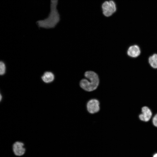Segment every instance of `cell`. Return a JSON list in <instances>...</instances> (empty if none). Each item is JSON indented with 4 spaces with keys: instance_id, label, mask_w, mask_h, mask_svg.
I'll list each match as a JSON object with an SVG mask.
<instances>
[{
    "instance_id": "cell-2",
    "label": "cell",
    "mask_w": 157,
    "mask_h": 157,
    "mask_svg": "<svg viewBox=\"0 0 157 157\" xmlns=\"http://www.w3.org/2000/svg\"><path fill=\"white\" fill-rule=\"evenodd\" d=\"M101 8L103 14L106 17L112 15L117 9L116 3L113 0L106 1L103 2Z\"/></svg>"
},
{
    "instance_id": "cell-10",
    "label": "cell",
    "mask_w": 157,
    "mask_h": 157,
    "mask_svg": "<svg viewBox=\"0 0 157 157\" xmlns=\"http://www.w3.org/2000/svg\"><path fill=\"white\" fill-rule=\"evenodd\" d=\"M151 121L153 125L157 128V113L153 115Z\"/></svg>"
},
{
    "instance_id": "cell-11",
    "label": "cell",
    "mask_w": 157,
    "mask_h": 157,
    "mask_svg": "<svg viewBox=\"0 0 157 157\" xmlns=\"http://www.w3.org/2000/svg\"><path fill=\"white\" fill-rule=\"evenodd\" d=\"M153 157H157V153L154 154Z\"/></svg>"
},
{
    "instance_id": "cell-6",
    "label": "cell",
    "mask_w": 157,
    "mask_h": 157,
    "mask_svg": "<svg viewBox=\"0 0 157 157\" xmlns=\"http://www.w3.org/2000/svg\"><path fill=\"white\" fill-rule=\"evenodd\" d=\"M141 52L139 47L137 45H132L128 48L127 55L132 58H136L139 56Z\"/></svg>"
},
{
    "instance_id": "cell-9",
    "label": "cell",
    "mask_w": 157,
    "mask_h": 157,
    "mask_svg": "<svg viewBox=\"0 0 157 157\" xmlns=\"http://www.w3.org/2000/svg\"><path fill=\"white\" fill-rule=\"evenodd\" d=\"M6 67L3 61L0 63V74L1 75H3L5 73Z\"/></svg>"
},
{
    "instance_id": "cell-12",
    "label": "cell",
    "mask_w": 157,
    "mask_h": 157,
    "mask_svg": "<svg viewBox=\"0 0 157 157\" xmlns=\"http://www.w3.org/2000/svg\"><path fill=\"white\" fill-rule=\"evenodd\" d=\"M1 99H2V96H1V94L0 95V100L1 101Z\"/></svg>"
},
{
    "instance_id": "cell-4",
    "label": "cell",
    "mask_w": 157,
    "mask_h": 157,
    "mask_svg": "<svg viewBox=\"0 0 157 157\" xmlns=\"http://www.w3.org/2000/svg\"><path fill=\"white\" fill-rule=\"evenodd\" d=\"M100 102L95 99L89 100L86 104V108L90 114H94L98 112L100 110Z\"/></svg>"
},
{
    "instance_id": "cell-3",
    "label": "cell",
    "mask_w": 157,
    "mask_h": 157,
    "mask_svg": "<svg viewBox=\"0 0 157 157\" xmlns=\"http://www.w3.org/2000/svg\"><path fill=\"white\" fill-rule=\"evenodd\" d=\"M153 115V113L151 109L148 106H145L141 108L140 113L138 115V118L142 122H148L151 120Z\"/></svg>"
},
{
    "instance_id": "cell-7",
    "label": "cell",
    "mask_w": 157,
    "mask_h": 157,
    "mask_svg": "<svg viewBox=\"0 0 157 157\" xmlns=\"http://www.w3.org/2000/svg\"><path fill=\"white\" fill-rule=\"evenodd\" d=\"M41 78L44 82L46 83H49L54 80V76L52 72H46L44 73Z\"/></svg>"
},
{
    "instance_id": "cell-5",
    "label": "cell",
    "mask_w": 157,
    "mask_h": 157,
    "mask_svg": "<svg viewBox=\"0 0 157 157\" xmlns=\"http://www.w3.org/2000/svg\"><path fill=\"white\" fill-rule=\"evenodd\" d=\"M12 150L15 156H20L23 155L25 154L26 149L23 142L21 141H17L13 144Z\"/></svg>"
},
{
    "instance_id": "cell-8",
    "label": "cell",
    "mask_w": 157,
    "mask_h": 157,
    "mask_svg": "<svg viewBox=\"0 0 157 157\" xmlns=\"http://www.w3.org/2000/svg\"><path fill=\"white\" fill-rule=\"evenodd\" d=\"M149 64L154 69L157 68V54L154 53L150 56L148 59Z\"/></svg>"
},
{
    "instance_id": "cell-1",
    "label": "cell",
    "mask_w": 157,
    "mask_h": 157,
    "mask_svg": "<svg viewBox=\"0 0 157 157\" xmlns=\"http://www.w3.org/2000/svg\"><path fill=\"white\" fill-rule=\"evenodd\" d=\"M87 79H83L79 85L83 90L87 92H91L95 90L99 84V78L97 74L92 71H87L84 74Z\"/></svg>"
}]
</instances>
